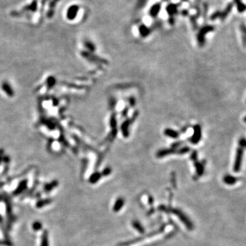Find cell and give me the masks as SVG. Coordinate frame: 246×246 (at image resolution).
Returning <instances> with one entry per match:
<instances>
[{
	"instance_id": "6da1fadb",
	"label": "cell",
	"mask_w": 246,
	"mask_h": 246,
	"mask_svg": "<svg viewBox=\"0 0 246 246\" xmlns=\"http://www.w3.org/2000/svg\"><path fill=\"white\" fill-rule=\"evenodd\" d=\"M215 30V27L213 26H205L201 27L200 30L196 36L197 38V41L198 45L200 46H203L205 45V42H206V39H205V36L208 32H212Z\"/></svg>"
},
{
	"instance_id": "7a4b0ae2",
	"label": "cell",
	"mask_w": 246,
	"mask_h": 246,
	"mask_svg": "<svg viewBox=\"0 0 246 246\" xmlns=\"http://www.w3.org/2000/svg\"><path fill=\"white\" fill-rule=\"evenodd\" d=\"M244 148L241 147H239L236 149V155H235V159L234 165H233V171L235 172H239L241 171L242 162H243V158H244Z\"/></svg>"
},
{
	"instance_id": "3957f363",
	"label": "cell",
	"mask_w": 246,
	"mask_h": 246,
	"mask_svg": "<svg viewBox=\"0 0 246 246\" xmlns=\"http://www.w3.org/2000/svg\"><path fill=\"white\" fill-rule=\"evenodd\" d=\"M202 138V129L200 124H196L194 127V133L189 139V141L193 144H197Z\"/></svg>"
},
{
	"instance_id": "277c9868",
	"label": "cell",
	"mask_w": 246,
	"mask_h": 246,
	"mask_svg": "<svg viewBox=\"0 0 246 246\" xmlns=\"http://www.w3.org/2000/svg\"><path fill=\"white\" fill-rule=\"evenodd\" d=\"M232 8V4H228V6H227V7L225 9V10H224V12H220V11L215 12L211 16V19L216 20L217 18H220L222 20L225 19L226 17L229 14L230 11H231Z\"/></svg>"
},
{
	"instance_id": "5b68a950",
	"label": "cell",
	"mask_w": 246,
	"mask_h": 246,
	"mask_svg": "<svg viewBox=\"0 0 246 246\" xmlns=\"http://www.w3.org/2000/svg\"><path fill=\"white\" fill-rule=\"evenodd\" d=\"M79 10V6L78 5L74 4L71 6L69 8L67 9V18L68 20L73 21L77 16Z\"/></svg>"
},
{
	"instance_id": "8992f818",
	"label": "cell",
	"mask_w": 246,
	"mask_h": 246,
	"mask_svg": "<svg viewBox=\"0 0 246 246\" xmlns=\"http://www.w3.org/2000/svg\"><path fill=\"white\" fill-rule=\"evenodd\" d=\"M27 185H28L27 180L24 179L23 180H21V181L18 184L16 189L13 191L12 194L15 196L21 194L27 189Z\"/></svg>"
},
{
	"instance_id": "52a82bcc",
	"label": "cell",
	"mask_w": 246,
	"mask_h": 246,
	"mask_svg": "<svg viewBox=\"0 0 246 246\" xmlns=\"http://www.w3.org/2000/svg\"><path fill=\"white\" fill-rule=\"evenodd\" d=\"M179 4H174V3H170L168 4L166 8V10L168 14L169 17H174V16L178 13L179 12Z\"/></svg>"
},
{
	"instance_id": "ba28073f",
	"label": "cell",
	"mask_w": 246,
	"mask_h": 246,
	"mask_svg": "<svg viewBox=\"0 0 246 246\" xmlns=\"http://www.w3.org/2000/svg\"><path fill=\"white\" fill-rule=\"evenodd\" d=\"M175 213L179 216L180 220L185 224V225L187 226V228H188L189 230H191L194 228V225H193L192 222L189 220L188 217L186 216H185V215L183 214L182 212H180V211H179L175 210Z\"/></svg>"
},
{
	"instance_id": "9c48e42d",
	"label": "cell",
	"mask_w": 246,
	"mask_h": 246,
	"mask_svg": "<svg viewBox=\"0 0 246 246\" xmlns=\"http://www.w3.org/2000/svg\"><path fill=\"white\" fill-rule=\"evenodd\" d=\"M161 10V4L160 2L155 3L152 5L150 10H149V14L152 18H156Z\"/></svg>"
},
{
	"instance_id": "30bf717a",
	"label": "cell",
	"mask_w": 246,
	"mask_h": 246,
	"mask_svg": "<svg viewBox=\"0 0 246 246\" xmlns=\"http://www.w3.org/2000/svg\"><path fill=\"white\" fill-rule=\"evenodd\" d=\"M238 179L235 176H233L230 174H226L223 177V181L225 184L228 185H233L237 182Z\"/></svg>"
},
{
	"instance_id": "8fae6325",
	"label": "cell",
	"mask_w": 246,
	"mask_h": 246,
	"mask_svg": "<svg viewBox=\"0 0 246 246\" xmlns=\"http://www.w3.org/2000/svg\"><path fill=\"white\" fill-rule=\"evenodd\" d=\"M139 32L140 36L143 38H146L148 36L150 35L151 33V30L150 27H148L144 24H142L141 26L139 27Z\"/></svg>"
},
{
	"instance_id": "7c38bea8",
	"label": "cell",
	"mask_w": 246,
	"mask_h": 246,
	"mask_svg": "<svg viewBox=\"0 0 246 246\" xmlns=\"http://www.w3.org/2000/svg\"><path fill=\"white\" fill-rule=\"evenodd\" d=\"M58 185V180H54L51 183H46L44 186V188H43V189H44V191L46 193H49V192H51L53 189H55V188H57Z\"/></svg>"
},
{
	"instance_id": "4fadbf2b",
	"label": "cell",
	"mask_w": 246,
	"mask_h": 246,
	"mask_svg": "<svg viewBox=\"0 0 246 246\" xmlns=\"http://www.w3.org/2000/svg\"><path fill=\"white\" fill-rule=\"evenodd\" d=\"M194 165L196 169V173H197L198 176H202L204 173V163L202 162H198V161H196L194 162Z\"/></svg>"
},
{
	"instance_id": "5bb4252c",
	"label": "cell",
	"mask_w": 246,
	"mask_h": 246,
	"mask_svg": "<svg viewBox=\"0 0 246 246\" xmlns=\"http://www.w3.org/2000/svg\"><path fill=\"white\" fill-rule=\"evenodd\" d=\"M52 202V200L51 198H45V199H41V200H39L38 201H37L36 204V207L38 208H41L42 207H44L46 205L50 204Z\"/></svg>"
},
{
	"instance_id": "9a60e30c",
	"label": "cell",
	"mask_w": 246,
	"mask_h": 246,
	"mask_svg": "<svg viewBox=\"0 0 246 246\" xmlns=\"http://www.w3.org/2000/svg\"><path fill=\"white\" fill-rule=\"evenodd\" d=\"M40 246H49V233L47 230H44L41 236Z\"/></svg>"
},
{
	"instance_id": "2e32d148",
	"label": "cell",
	"mask_w": 246,
	"mask_h": 246,
	"mask_svg": "<svg viewBox=\"0 0 246 246\" xmlns=\"http://www.w3.org/2000/svg\"><path fill=\"white\" fill-rule=\"evenodd\" d=\"M164 134L172 138H178L179 136V133L176 131L172 130L171 129H166L164 131Z\"/></svg>"
},
{
	"instance_id": "e0dca14e",
	"label": "cell",
	"mask_w": 246,
	"mask_h": 246,
	"mask_svg": "<svg viewBox=\"0 0 246 246\" xmlns=\"http://www.w3.org/2000/svg\"><path fill=\"white\" fill-rule=\"evenodd\" d=\"M124 201L123 198H118L116 200V202H115V204H114V208H113L114 211H116V212H117V211H120L124 205Z\"/></svg>"
},
{
	"instance_id": "ac0fdd59",
	"label": "cell",
	"mask_w": 246,
	"mask_h": 246,
	"mask_svg": "<svg viewBox=\"0 0 246 246\" xmlns=\"http://www.w3.org/2000/svg\"><path fill=\"white\" fill-rule=\"evenodd\" d=\"M240 30L241 32L243 45L244 47H246V26L244 23H242L240 26Z\"/></svg>"
},
{
	"instance_id": "d6986e66",
	"label": "cell",
	"mask_w": 246,
	"mask_h": 246,
	"mask_svg": "<svg viewBox=\"0 0 246 246\" xmlns=\"http://www.w3.org/2000/svg\"><path fill=\"white\" fill-rule=\"evenodd\" d=\"M235 3L239 12H244L246 10V6L243 3L241 0H235Z\"/></svg>"
},
{
	"instance_id": "ffe728a7",
	"label": "cell",
	"mask_w": 246,
	"mask_h": 246,
	"mask_svg": "<svg viewBox=\"0 0 246 246\" xmlns=\"http://www.w3.org/2000/svg\"><path fill=\"white\" fill-rule=\"evenodd\" d=\"M174 151L172 149H164V150H161L157 152V157H162L164 156H166L167 155L171 154V152H173Z\"/></svg>"
},
{
	"instance_id": "44dd1931",
	"label": "cell",
	"mask_w": 246,
	"mask_h": 246,
	"mask_svg": "<svg viewBox=\"0 0 246 246\" xmlns=\"http://www.w3.org/2000/svg\"><path fill=\"white\" fill-rule=\"evenodd\" d=\"M32 227L33 230H34V231L36 232L40 231V230L42 228V224L39 222V221H36V222H34L32 224Z\"/></svg>"
},
{
	"instance_id": "7402d4cb",
	"label": "cell",
	"mask_w": 246,
	"mask_h": 246,
	"mask_svg": "<svg viewBox=\"0 0 246 246\" xmlns=\"http://www.w3.org/2000/svg\"><path fill=\"white\" fill-rule=\"evenodd\" d=\"M101 174L100 173H95L94 174H92L90 179V182L91 183H95L98 181V180L101 179Z\"/></svg>"
},
{
	"instance_id": "603a6c76",
	"label": "cell",
	"mask_w": 246,
	"mask_h": 246,
	"mask_svg": "<svg viewBox=\"0 0 246 246\" xmlns=\"http://www.w3.org/2000/svg\"><path fill=\"white\" fill-rule=\"evenodd\" d=\"M84 45H85L86 47L89 49L90 51H95V46L92 42L89 41V40H86V41L84 42Z\"/></svg>"
},
{
	"instance_id": "cb8c5ba5",
	"label": "cell",
	"mask_w": 246,
	"mask_h": 246,
	"mask_svg": "<svg viewBox=\"0 0 246 246\" xmlns=\"http://www.w3.org/2000/svg\"><path fill=\"white\" fill-rule=\"evenodd\" d=\"M147 1L148 0H138V3L136 4V8L138 9V10L143 8L146 6Z\"/></svg>"
},
{
	"instance_id": "d4e9b609",
	"label": "cell",
	"mask_w": 246,
	"mask_h": 246,
	"mask_svg": "<svg viewBox=\"0 0 246 246\" xmlns=\"http://www.w3.org/2000/svg\"><path fill=\"white\" fill-rule=\"evenodd\" d=\"M133 226L135 229L138 230L139 232L142 233V232H144V228H143L141 224H140L138 222H133Z\"/></svg>"
},
{
	"instance_id": "484cf974",
	"label": "cell",
	"mask_w": 246,
	"mask_h": 246,
	"mask_svg": "<svg viewBox=\"0 0 246 246\" xmlns=\"http://www.w3.org/2000/svg\"><path fill=\"white\" fill-rule=\"evenodd\" d=\"M238 144L239 147L242 148H246V138H244V137H241L239 139Z\"/></svg>"
},
{
	"instance_id": "4316f807",
	"label": "cell",
	"mask_w": 246,
	"mask_h": 246,
	"mask_svg": "<svg viewBox=\"0 0 246 246\" xmlns=\"http://www.w3.org/2000/svg\"><path fill=\"white\" fill-rule=\"evenodd\" d=\"M190 20H191V22H192V26H193V28H194V30H197V28H198L197 17L191 16V17H190Z\"/></svg>"
},
{
	"instance_id": "83f0119b",
	"label": "cell",
	"mask_w": 246,
	"mask_h": 246,
	"mask_svg": "<svg viewBox=\"0 0 246 246\" xmlns=\"http://www.w3.org/2000/svg\"><path fill=\"white\" fill-rule=\"evenodd\" d=\"M189 151H190V148H189V146H184V147L180 148V150L178 151V152L179 154H185L187 152H188Z\"/></svg>"
},
{
	"instance_id": "f1b7e54d",
	"label": "cell",
	"mask_w": 246,
	"mask_h": 246,
	"mask_svg": "<svg viewBox=\"0 0 246 246\" xmlns=\"http://www.w3.org/2000/svg\"><path fill=\"white\" fill-rule=\"evenodd\" d=\"M0 245H4V246H12V242L8 240H2L0 239Z\"/></svg>"
},
{
	"instance_id": "f546056e",
	"label": "cell",
	"mask_w": 246,
	"mask_h": 246,
	"mask_svg": "<svg viewBox=\"0 0 246 246\" xmlns=\"http://www.w3.org/2000/svg\"><path fill=\"white\" fill-rule=\"evenodd\" d=\"M191 159L194 161V162L196 161H198V152L197 151H194L192 152V153L191 155Z\"/></svg>"
},
{
	"instance_id": "4dcf8cb0",
	"label": "cell",
	"mask_w": 246,
	"mask_h": 246,
	"mask_svg": "<svg viewBox=\"0 0 246 246\" xmlns=\"http://www.w3.org/2000/svg\"><path fill=\"white\" fill-rule=\"evenodd\" d=\"M111 172V168H110V167H107V168H105V169L103 170V172L102 174H103V176H107V175H109V174H110Z\"/></svg>"
},
{
	"instance_id": "1f68e13d",
	"label": "cell",
	"mask_w": 246,
	"mask_h": 246,
	"mask_svg": "<svg viewBox=\"0 0 246 246\" xmlns=\"http://www.w3.org/2000/svg\"><path fill=\"white\" fill-rule=\"evenodd\" d=\"M181 14L185 17V16H187V15L189 14V12L188 10H183L181 11Z\"/></svg>"
},
{
	"instance_id": "d6a6232c",
	"label": "cell",
	"mask_w": 246,
	"mask_h": 246,
	"mask_svg": "<svg viewBox=\"0 0 246 246\" xmlns=\"http://www.w3.org/2000/svg\"><path fill=\"white\" fill-rule=\"evenodd\" d=\"M244 123H246V116H245V117L244 118Z\"/></svg>"
},
{
	"instance_id": "836d02e7",
	"label": "cell",
	"mask_w": 246,
	"mask_h": 246,
	"mask_svg": "<svg viewBox=\"0 0 246 246\" xmlns=\"http://www.w3.org/2000/svg\"><path fill=\"white\" fill-rule=\"evenodd\" d=\"M182 1H184V2H188V0H182Z\"/></svg>"
},
{
	"instance_id": "e575fe53",
	"label": "cell",
	"mask_w": 246,
	"mask_h": 246,
	"mask_svg": "<svg viewBox=\"0 0 246 246\" xmlns=\"http://www.w3.org/2000/svg\"><path fill=\"white\" fill-rule=\"evenodd\" d=\"M163 1H167V0H163Z\"/></svg>"
}]
</instances>
